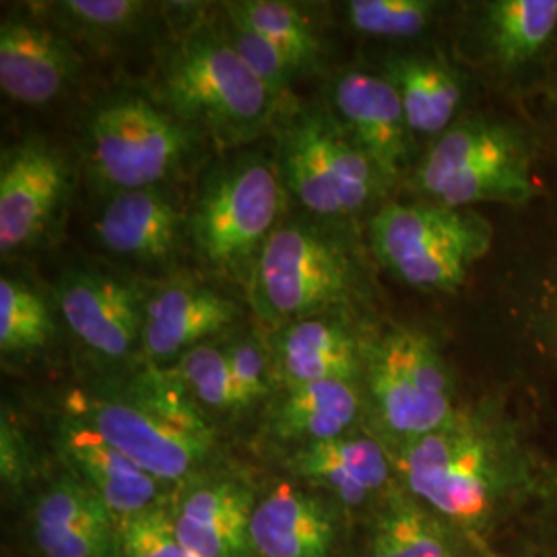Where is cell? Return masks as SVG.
<instances>
[{
    "instance_id": "ac0fdd59",
    "label": "cell",
    "mask_w": 557,
    "mask_h": 557,
    "mask_svg": "<svg viewBox=\"0 0 557 557\" xmlns=\"http://www.w3.org/2000/svg\"><path fill=\"white\" fill-rule=\"evenodd\" d=\"M236 319L232 299L195 283H172L145 301L140 343L153 361L180 359Z\"/></svg>"
},
{
    "instance_id": "44dd1931",
    "label": "cell",
    "mask_w": 557,
    "mask_h": 557,
    "mask_svg": "<svg viewBox=\"0 0 557 557\" xmlns=\"http://www.w3.org/2000/svg\"><path fill=\"white\" fill-rule=\"evenodd\" d=\"M294 469L343 504L358 506L386 485L391 460L376 440L341 436L304 446L294 458Z\"/></svg>"
},
{
    "instance_id": "4dcf8cb0",
    "label": "cell",
    "mask_w": 557,
    "mask_h": 557,
    "mask_svg": "<svg viewBox=\"0 0 557 557\" xmlns=\"http://www.w3.org/2000/svg\"><path fill=\"white\" fill-rule=\"evenodd\" d=\"M122 557H200L178 537L170 510L156 506L119 522Z\"/></svg>"
},
{
    "instance_id": "83f0119b",
    "label": "cell",
    "mask_w": 557,
    "mask_h": 557,
    "mask_svg": "<svg viewBox=\"0 0 557 557\" xmlns=\"http://www.w3.org/2000/svg\"><path fill=\"white\" fill-rule=\"evenodd\" d=\"M54 319L46 299L25 281L0 278V351L4 356L32 354L48 345Z\"/></svg>"
},
{
    "instance_id": "603a6c76",
    "label": "cell",
    "mask_w": 557,
    "mask_h": 557,
    "mask_svg": "<svg viewBox=\"0 0 557 557\" xmlns=\"http://www.w3.org/2000/svg\"><path fill=\"white\" fill-rule=\"evenodd\" d=\"M358 391L354 382L322 380L301 386H289V395L281 400L275 418L278 436L319 444L347 436L358 419Z\"/></svg>"
},
{
    "instance_id": "e0dca14e",
    "label": "cell",
    "mask_w": 557,
    "mask_h": 557,
    "mask_svg": "<svg viewBox=\"0 0 557 557\" xmlns=\"http://www.w3.org/2000/svg\"><path fill=\"white\" fill-rule=\"evenodd\" d=\"M257 502L232 479L205 481L186 490L170 510L178 537L200 557H248Z\"/></svg>"
},
{
    "instance_id": "9c48e42d",
    "label": "cell",
    "mask_w": 557,
    "mask_h": 557,
    "mask_svg": "<svg viewBox=\"0 0 557 557\" xmlns=\"http://www.w3.org/2000/svg\"><path fill=\"white\" fill-rule=\"evenodd\" d=\"M366 361L379 419L405 444L457 418L446 366L430 338L395 331L380 338Z\"/></svg>"
},
{
    "instance_id": "e575fe53",
    "label": "cell",
    "mask_w": 557,
    "mask_h": 557,
    "mask_svg": "<svg viewBox=\"0 0 557 557\" xmlns=\"http://www.w3.org/2000/svg\"><path fill=\"white\" fill-rule=\"evenodd\" d=\"M27 446L25 440L21 436L15 421L7 416H2V425H0V471L2 479L11 485H20L23 478L27 475Z\"/></svg>"
},
{
    "instance_id": "8fae6325",
    "label": "cell",
    "mask_w": 557,
    "mask_h": 557,
    "mask_svg": "<svg viewBox=\"0 0 557 557\" xmlns=\"http://www.w3.org/2000/svg\"><path fill=\"white\" fill-rule=\"evenodd\" d=\"M69 165L57 147L23 140L0 161V252L38 244L54 225L69 193Z\"/></svg>"
},
{
    "instance_id": "4316f807",
    "label": "cell",
    "mask_w": 557,
    "mask_h": 557,
    "mask_svg": "<svg viewBox=\"0 0 557 557\" xmlns=\"http://www.w3.org/2000/svg\"><path fill=\"white\" fill-rule=\"evenodd\" d=\"M490 38L504 64L533 59L557 29V0H498L487 7Z\"/></svg>"
},
{
    "instance_id": "4fadbf2b",
    "label": "cell",
    "mask_w": 557,
    "mask_h": 557,
    "mask_svg": "<svg viewBox=\"0 0 557 557\" xmlns=\"http://www.w3.org/2000/svg\"><path fill=\"white\" fill-rule=\"evenodd\" d=\"M333 108L341 128L376 165L380 176H398L409 158L411 131L393 81L363 71L345 73L333 87Z\"/></svg>"
},
{
    "instance_id": "7a4b0ae2",
    "label": "cell",
    "mask_w": 557,
    "mask_h": 557,
    "mask_svg": "<svg viewBox=\"0 0 557 557\" xmlns=\"http://www.w3.org/2000/svg\"><path fill=\"white\" fill-rule=\"evenodd\" d=\"M281 199L278 172L259 156L215 170L205 182L188 223L200 259L250 287L260 255L277 230Z\"/></svg>"
},
{
    "instance_id": "277c9868",
    "label": "cell",
    "mask_w": 557,
    "mask_h": 557,
    "mask_svg": "<svg viewBox=\"0 0 557 557\" xmlns=\"http://www.w3.org/2000/svg\"><path fill=\"white\" fill-rule=\"evenodd\" d=\"M416 182L419 193L453 209L520 205L535 190L524 140L515 128L487 119L462 120L440 135L419 163Z\"/></svg>"
},
{
    "instance_id": "f1b7e54d",
    "label": "cell",
    "mask_w": 557,
    "mask_h": 557,
    "mask_svg": "<svg viewBox=\"0 0 557 557\" xmlns=\"http://www.w3.org/2000/svg\"><path fill=\"white\" fill-rule=\"evenodd\" d=\"M436 4L428 0H351L347 17L354 29L379 38H411L421 34Z\"/></svg>"
},
{
    "instance_id": "30bf717a",
    "label": "cell",
    "mask_w": 557,
    "mask_h": 557,
    "mask_svg": "<svg viewBox=\"0 0 557 557\" xmlns=\"http://www.w3.org/2000/svg\"><path fill=\"white\" fill-rule=\"evenodd\" d=\"M71 407L75 419L161 483L188 478L213 448V434L193 432L137 398L73 397Z\"/></svg>"
},
{
    "instance_id": "52a82bcc",
    "label": "cell",
    "mask_w": 557,
    "mask_h": 557,
    "mask_svg": "<svg viewBox=\"0 0 557 557\" xmlns=\"http://www.w3.org/2000/svg\"><path fill=\"white\" fill-rule=\"evenodd\" d=\"M250 289L264 319L292 324L320 317L349 298L354 269L331 236L289 223L267 242Z\"/></svg>"
},
{
    "instance_id": "5bb4252c",
    "label": "cell",
    "mask_w": 557,
    "mask_h": 557,
    "mask_svg": "<svg viewBox=\"0 0 557 557\" xmlns=\"http://www.w3.org/2000/svg\"><path fill=\"white\" fill-rule=\"evenodd\" d=\"M79 57L57 29L9 17L0 25V89L23 106L57 100L77 75Z\"/></svg>"
},
{
    "instance_id": "d6986e66",
    "label": "cell",
    "mask_w": 557,
    "mask_h": 557,
    "mask_svg": "<svg viewBox=\"0 0 557 557\" xmlns=\"http://www.w3.org/2000/svg\"><path fill=\"white\" fill-rule=\"evenodd\" d=\"M101 246L120 259L160 267L174 259L182 239V215L160 188L112 195L96 221Z\"/></svg>"
},
{
    "instance_id": "ba28073f",
    "label": "cell",
    "mask_w": 557,
    "mask_h": 557,
    "mask_svg": "<svg viewBox=\"0 0 557 557\" xmlns=\"http://www.w3.org/2000/svg\"><path fill=\"white\" fill-rule=\"evenodd\" d=\"M281 174L304 209L319 218L361 211L379 190L376 165L333 114L304 112L285 131Z\"/></svg>"
},
{
    "instance_id": "9a60e30c",
    "label": "cell",
    "mask_w": 557,
    "mask_h": 557,
    "mask_svg": "<svg viewBox=\"0 0 557 557\" xmlns=\"http://www.w3.org/2000/svg\"><path fill=\"white\" fill-rule=\"evenodd\" d=\"M34 539L44 557H122L119 520L75 475L38 499Z\"/></svg>"
},
{
    "instance_id": "836d02e7",
    "label": "cell",
    "mask_w": 557,
    "mask_h": 557,
    "mask_svg": "<svg viewBox=\"0 0 557 557\" xmlns=\"http://www.w3.org/2000/svg\"><path fill=\"white\" fill-rule=\"evenodd\" d=\"M223 351L232 372L236 407H248L264 397L269 393V368L259 343L252 338H238Z\"/></svg>"
},
{
    "instance_id": "d590c367",
    "label": "cell",
    "mask_w": 557,
    "mask_h": 557,
    "mask_svg": "<svg viewBox=\"0 0 557 557\" xmlns=\"http://www.w3.org/2000/svg\"><path fill=\"white\" fill-rule=\"evenodd\" d=\"M549 324H552V333H554V338H556L557 343V296L554 299V304H552V312H549Z\"/></svg>"
},
{
    "instance_id": "d6a6232c",
    "label": "cell",
    "mask_w": 557,
    "mask_h": 557,
    "mask_svg": "<svg viewBox=\"0 0 557 557\" xmlns=\"http://www.w3.org/2000/svg\"><path fill=\"white\" fill-rule=\"evenodd\" d=\"M225 32L234 48L238 50L239 57L262 81V85L269 89V94L275 98L278 106L289 103V87L292 81L298 77L292 62L285 59L271 41L264 40L262 36L242 25L230 21V27Z\"/></svg>"
},
{
    "instance_id": "1f68e13d",
    "label": "cell",
    "mask_w": 557,
    "mask_h": 557,
    "mask_svg": "<svg viewBox=\"0 0 557 557\" xmlns=\"http://www.w3.org/2000/svg\"><path fill=\"white\" fill-rule=\"evenodd\" d=\"M54 11L83 34L114 38L137 29L149 9L137 0H66Z\"/></svg>"
},
{
    "instance_id": "5b68a950",
    "label": "cell",
    "mask_w": 557,
    "mask_h": 557,
    "mask_svg": "<svg viewBox=\"0 0 557 557\" xmlns=\"http://www.w3.org/2000/svg\"><path fill=\"white\" fill-rule=\"evenodd\" d=\"M380 262L421 289H455L492 246L478 213L444 205H388L372 221Z\"/></svg>"
},
{
    "instance_id": "8992f818",
    "label": "cell",
    "mask_w": 557,
    "mask_h": 557,
    "mask_svg": "<svg viewBox=\"0 0 557 557\" xmlns=\"http://www.w3.org/2000/svg\"><path fill=\"white\" fill-rule=\"evenodd\" d=\"M398 473L409 494L448 522L473 527L487 517L498 485V460L473 421L455 418L436 432L407 442Z\"/></svg>"
},
{
    "instance_id": "d4e9b609",
    "label": "cell",
    "mask_w": 557,
    "mask_h": 557,
    "mask_svg": "<svg viewBox=\"0 0 557 557\" xmlns=\"http://www.w3.org/2000/svg\"><path fill=\"white\" fill-rule=\"evenodd\" d=\"M227 17L271 41L296 73H312L320 64V40L312 21L296 4L278 0H242L225 4Z\"/></svg>"
},
{
    "instance_id": "f546056e",
    "label": "cell",
    "mask_w": 557,
    "mask_h": 557,
    "mask_svg": "<svg viewBox=\"0 0 557 557\" xmlns=\"http://www.w3.org/2000/svg\"><path fill=\"white\" fill-rule=\"evenodd\" d=\"M176 376L188 393L211 409H238L225 351L213 345H197L178 359Z\"/></svg>"
},
{
    "instance_id": "ffe728a7",
    "label": "cell",
    "mask_w": 557,
    "mask_h": 557,
    "mask_svg": "<svg viewBox=\"0 0 557 557\" xmlns=\"http://www.w3.org/2000/svg\"><path fill=\"white\" fill-rule=\"evenodd\" d=\"M250 539L260 557H329L335 520L320 499L278 483L255 506Z\"/></svg>"
},
{
    "instance_id": "484cf974",
    "label": "cell",
    "mask_w": 557,
    "mask_h": 557,
    "mask_svg": "<svg viewBox=\"0 0 557 557\" xmlns=\"http://www.w3.org/2000/svg\"><path fill=\"white\" fill-rule=\"evenodd\" d=\"M366 557H453V545L432 510L395 499L380 515Z\"/></svg>"
},
{
    "instance_id": "3957f363",
    "label": "cell",
    "mask_w": 557,
    "mask_h": 557,
    "mask_svg": "<svg viewBox=\"0 0 557 557\" xmlns=\"http://www.w3.org/2000/svg\"><path fill=\"white\" fill-rule=\"evenodd\" d=\"M197 135L149 98L120 94L101 101L87 122V165L101 188L114 195L158 188L182 168Z\"/></svg>"
},
{
    "instance_id": "7402d4cb",
    "label": "cell",
    "mask_w": 557,
    "mask_h": 557,
    "mask_svg": "<svg viewBox=\"0 0 557 557\" xmlns=\"http://www.w3.org/2000/svg\"><path fill=\"white\" fill-rule=\"evenodd\" d=\"M277 356L289 386L322 380L354 382L361 366L356 338L338 320L324 314L287 324L278 335Z\"/></svg>"
},
{
    "instance_id": "2e32d148",
    "label": "cell",
    "mask_w": 557,
    "mask_h": 557,
    "mask_svg": "<svg viewBox=\"0 0 557 557\" xmlns=\"http://www.w3.org/2000/svg\"><path fill=\"white\" fill-rule=\"evenodd\" d=\"M59 450L75 478L112 510L119 522L158 506L161 481L145 473L79 419L60 425Z\"/></svg>"
},
{
    "instance_id": "7c38bea8",
    "label": "cell",
    "mask_w": 557,
    "mask_h": 557,
    "mask_svg": "<svg viewBox=\"0 0 557 557\" xmlns=\"http://www.w3.org/2000/svg\"><path fill=\"white\" fill-rule=\"evenodd\" d=\"M145 301L135 285L100 271H69L59 285L66 326L101 358H126L143 335Z\"/></svg>"
},
{
    "instance_id": "cb8c5ba5",
    "label": "cell",
    "mask_w": 557,
    "mask_h": 557,
    "mask_svg": "<svg viewBox=\"0 0 557 557\" xmlns=\"http://www.w3.org/2000/svg\"><path fill=\"white\" fill-rule=\"evenodd\" d=\"M388 79L397 87L407 126L419 137H440L450 126L462 98L457 77L440 62L405 57L388 64Z\"/></svg>"
},
{
    "instance_id": "6da1fadb",
    "label": "cell",
    "mask_w": 557,
    "mask_h": 557,
    "mask_svg": "<svg viewBox=\"0 0 557 557\" xmlns=\"http://www.w3.org/2000/svg\"><path fill=\"white\" fill-rule=\"evenodd\" d=\"M160 98L165 110L220 147L257 139L278 108L227 32L211 27L176 44L161 71Z\"/></svg>"
}]
</instances>
